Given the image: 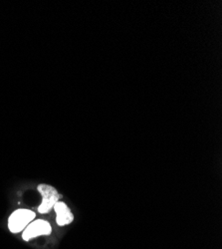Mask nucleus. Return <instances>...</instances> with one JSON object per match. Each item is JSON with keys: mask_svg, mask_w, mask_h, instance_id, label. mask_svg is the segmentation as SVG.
Returning a JSON list of instances; mask_svg holds the SVG:
<instances>
[{"mask_svg": "<svg viewBox=\"0 0 222 249\" xmlns=\"http://www.w3.org/2000/svg\"><path fill=\"white\" fill-rule=\"evenodd\" d=\"M36 214L34 212L26 209H19L14 211L8 218V228L12 233L23 231L26 226L34 220Z\"/></svg>", "mask_w": 222, "mask_h": 249, "instance_id": "nucleus-1", "label": "nucleus"}, {"mask_svg": "<svg viewBox=\"0 0 222 249\" xmlns=\"http://www.w3.org/2000/svg\"><path fill=\"white\" fill-rule=\"evenodd\" d=\"M39 194L42 196V202L38 206V212L42 214H46L53 210L54 205L59 201L61 196L54 186L46 183H41L37 186Z\"/></svg>", "mask_w": 222, "mask_h": 249, "instance_id": "nucleus-2", "label": "nucleus"}, {"mask_svg": "<svg viewBox=\"0 0 222 249\" xmlns=\"http://www.w3.org/2000/svg\"><path fill=\"white\" fill-rule=\"evenodd\" d=\"M52 232L51 224L44 219H36L30 222L22 233L24 241H30L33 238L42 235H50Z\"/></svg>", "mask_w": 222, "mask_h": 249, "instance_id": "nucleus-3", "label": "nucleus"}, {"mask_svg": "<svg viewBox=\"0 0 222 249\" xmlns=\"http://www.w3.org/2000/svg\"><path fill=\"white\" fill-rule=\"evenodd\" d=\"M53 210L56 213V223L59 226H65L71 224L74 221V214L64 201L59 200L54 205Z\"/></svg>", "mask_w": 222, "mask_h": 249, "instance_id": "nucleus-4", "label": "nucleus"}]
</instances>
